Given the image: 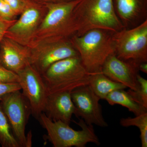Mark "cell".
Here are the masks:
<instances>
[{"label": "cell", "mask_w": 147, "mask_h": 147, "mask_svg": "<svg viewBox=\"0 0 147 147\" xmlns=\"http://www.w3.org/2000/svg\"><path fill=\"white\" fill-rule=\"evenodd\" d=\"M30 47L5 36L0 44V64L17 74L31 64Z\"/></svg>", "instance_id": "13"}, {"label": "cell", "mask_w": 147, "mask_h": 147, "mask_svg": "<svg viewBox=\"0 0 147 147\" xmlns=\"http://www.w3.org/2000/svg\"><path fill=\"white\" fill-rule=\"evenodd\" d=\"M116 13L125 28L147 20V0H113Z\"/></svg>", "instance_id": "15"}, {"label": "cell", "mask_w": 147, "mask_h": 147, "mask_svg": "<svg viewBox=\"0 0 147 147\" xmlns=\"http://www.w3.org/2000/svg\"><path fill=\"white\" fill-rule=\"evenodd\" d=\"M105 100L110 105H119L125 107L135 116L147 113V109L133 99L125 89L115 90L107 96Z\"/></svg>", "instance_id": "16"}, {"label": "cell", "mask_w": 147, "mask_h": 147, "mask_svg": "<svg viewBox=\"0 0 147 147\" xmlns=\"http://www.w3.org/2000/svg\"><path fill=\"white\" fill-rule=\"evenodd\" d=\"M17 74L18 83L29 102L32 115L38 120L43 113L49 94L42 75L31 64L28 65Z\"/></svg>", "instance_id": "9"}, {"label": "cell", "mask_w": 147, "mask_h": 147, "mask_svg": "<svg viewBox=\"0 0 147 147\" xmlns=\"http://www.w3.org/2000/svg\"><path fill=\"white\" fill-rule=\"evenodd\" d=\"M119 123L124 127L136 126L138 127L140 131L142 147H147V113L135 116V117L123 118Z\"/></svg>", "instance_id": "19"}, {"label": "cell", "mask_w": 147, "mask_h": 147, "mask_svg": "<svg viewBox=\"0 0 147 147\" xmlns=\"http://www.w3.org/2000/svg\"><path fill=\"white\" fill-rule=\"evenodd\" d=\"M47 132V139L54 147H85L88 143L99 146L100 142L95 132L93 125H88L82 119L73 122L82 129L74 130L70 125L61 121H53L45 113L40 114L38 120Z\"/></svg>", "instance_id": "5"}, {"label": "cell", "mask_w": 147, "mask_h": 147, "mask_svg": "<svg viewBox=\"0 0 147 147\" xmlns=\"http://www.w3.org/2000/svg\"><path fill=\"white\" fill-rule=\"evenodd\" d=\"M115 54L121 59L139 64L147 62V20L137 26L113 35Z\"/></svg>", "instance_id": "6"}, {"label": "cell", "mask_w": 147, "mask_h": 147, "mask_svg": "<svg viewBox=\"0 0 147 147\" xmlns=\"http://www.w3.org/2000/svg\"><path fill=\"white\" fill-rule=\"evenodd\" d=\"M18 16L27 7L30 0H4Z\"/></svg>", "instance_id": "23"}, {"label": "cell", "mask_w": 147, "mask_h": 147, "mask_svg": "<svg viewBox=\"0 0 147 147\" xmlns=\"http://www.w3.org/2000/svg\"><path fill=\"white\" fill-rule=\"evenodd\" d=\"M71 99L76 109L75 115L81 117L86 123L100 127L108 126L102 115L101 99L89 84L78 87L71 92Z\"/></svg>", "instance_id": "10"}, {"label": "cell", "mask_w": 147, "mask_h": 147, "mask_svg": "<svg viewBox=\"0 0 147 147\" xmlns=\"http://www.w3.org/2000/svg\"><path fill=\"white\" fill-rule=\"evenodd\" d=\"M47 11V7L44 4L30 0L20 17L8 29L5 36L30 47Z\"/></svg>", "instance_id": "8"}, {"label": "cell", "mask_w": 147, "mask_h": 147, "mask_svg": "<svg viewBox=\"0 0 147 147\" xmlns=\"http://www.w3.org/2000/svg\"><path fill=\"white\" fill-rule=\"evenodd\" d=\"M139 71H142L143 73L147 74V62H143L140 63L139 65Z\"/></svg>", "instance_id": "27"}, {"label": "cell", "mask_w": 147, "mask_h": 147, "mask_svg": "<svg viewBox=\"0 0 147 147\" xmlns=\"http://www.w3.org/2000/svg\"><path fill=\"white\" fill-rule=\"evenodd\" d=\"M31 50L30 64L41 75L57 62L79 56L70 39L39 44Z\"/></svg>", "instance_id": "11"}, {"label": "cell", "mask_w": 147, "mask_h": 147, "mask_svg": "<svg viewBox=\"0 0 147 147\" xmlns=\"http://www.w3.org/2000/svg\"><path fill=\"white\" fill-rule=\"evenodd\" d=\"M18 90L21 88L18 83H0V101L7 94Z\"/></svg>", "instance_id": "24"}, {"label": "cell", "mask_w": 147, "mask_h": 147, "mask_svg": "<svg viewBox=\"0 0 147 147\" xmlns=\"http://www.w3.org/2000/svg\"><path fill=\"white\" fill-rule=\"evenodd\" d=\"M18 16L4 0H0V18L6 21L16 19Z\"/></svg>", "instance_id": "21"}, {"label": "cell", "mask_w": 147, "mask_h": 147, "mask_svg": "<svg viewBox=\"0 0 147 147\" xmlns=\"http://www.w3.org/2000/svg\"><path fill=\"white\" fill-rule=\"evenodd\" d=\"M21 90L7 94L0 101L1 106L10 123L12 133L21 147L31 146L25 130L31 110Z\"/></svg>", "instance_id": "7"}, {"label": "cell", "mask_w": 147, "mask_h": 147, "mask_svg": "<svg viewBox=\"0 0 147 147\" xmlns=\"http://www.w3.org/2000/svg\"><path fill=\"white\" fill-rule=\"evenodd\" d=\"M79 1L45 4L47 13L29 47L32 48L42 43L70 39L75 35L73 11Z\"/></svg>", "instance_id": "1"}, {"label": "cell", "mask_w": 147, "mask_h": 147, "mask_svg": "<svg viewBox=\"0 0 147 147\" xmlns=\"http://www.w3.org/2000/svg\"><path fill=\"white\" fill-rule=\"evenodd\" d=\"M92 74L83 65L79 56L66 58L50 66L42 74L48 93L71 92L89 84Z\"/></svg>", "instance_id": "4"}, {"label": "cell", "mask_w": 147, "mask_h": 147, "mask_svg": "<svg viewBox=\"0 0 147 147\" xmlns=\"http://www.w3.org/2000/svg\"><path fill=\"white\" fill-rule=\"evenodd\" d=\"M0 144L3 147H21L12 133L10 123L0 103Z\"/></svg>", "instance_id": "18"}, {"label": "cell", "mask_w": 147, "mask_h": 147, "mask_svg": "<svg viewBox=\"0 0 147 147\" xmlns=\"http://www.w3.org/2000/svg\"><path fill=\"white\" fill-rule=\"evenodd\" d=\"M139 64L119 59L115 53L107 58L101 72L115 82L123 84L129 89L136 90L139 87L137 75Z\"/></svg>", "instance_id": "12"}, {"label": "cell", "mask_w": 147, "mask_h": 147, "mask_svg": "<svg viewBox=\"0 0 147 147\" xmlns=\"http://www.w3.org/2000/svg\"><path fill=\"white\" fill-rule=\"evenodd\" d=\"M113 33L105 30L93 29L70 38L83 65L90 73L101 72L106 59L115 53Z\"/></svg>", "instance_id": "3"}, {"label": "cell", "mask_w": 147, "mask_h": 147, "mask_svg": "<svg viewBox=\"0 0 147 147\" xmlns=\"http://www.w3.org/2000/svg\"><path fill=\"white\" fill-rule=\"evenodd\" d=\"M18 74L0 64V83H18Z\"/></svg>", "instance_id": "22"}, {"label": "cell", "mask_w": 147, "mask_h": 147, "mask_svg": "<svg viewBox=\"0 0 147 147\" xmlns=\"http://www.w3.org/2000/svg\"><path fill=\"white\" fill-rule=\"evenodd\" d=\"M89 85L95 94L103 100L113 91L127 88L123 84L111 80L101 72L92 74Z\"/></svg>", "instance_id": "17"}, {"label": "cell", "mask_w": 147, "mask_h": 147, "mask_svg": "<svg viewBox=\"0 0 147 147\" xmlns=\"http://www.w3.org/2000/svg\"><path fill=\"white\" fill-rule=\"evenodd\" d=\"M71 92L65 91L49 94L43 113L53 121H61L69 125L75 115L76 109Z\"/></svg>", "instance_id": "14"}, {"label": "cell", "mask_w": 147, "mask_h": 147, "mask_svg": "<svg viewBox=\"0 0 147 147\" xmlns=\"http://www.w3.org/2000/svg\"><path fill=\"white\" fill-rule=\"evenodd\" d=\"M73 16L76 36L93 29L115 33L124 28L116 13L113 0H80Z\"/></svg>", "instance_id": "2"}, {"label": "cell", "mask_w": 147, "mask_h": 147, "mask_svg": "<svg viewBox=\"0 0 147 147\" xmlns=\"http://www.w3.org/2000/svg\"><path fill=\"white\" fill-rule=\"evenodd\" d=\"M36 2L40 3H60L67 2L71 1L74 0H31Z\"/></svg>", "instance_id": "26"}, {"label": "cell", "mask_w": 147, "mask_h": 147, "mask_svg": "<svg viewBox=\"0 0 147 147\" xmlns=\"http://www.w3.org/2000/svg\"><path fill=\"white\" fill-rule=\"evenodd\" d=\"M139 87L136 90L129 89L127 92L135 101L147 109V80L140 74L137 75Z\"/></svg>", "instance_id": "20"}, {"label": "cell", "mask_w": 147, "mask_h": 147, "mask_svg": "<svg viewBox=\"0 0 147 147\" xmlns=\"http://www.w3.org/2000/svg\"><path fill=\"white\" fill-rule=\"evenodd\" d=\"M16 20V19L12 21H6L0 18V44L7 30L14 24Z\"/></svg>", "instance_id": "25"}]
</instances>
